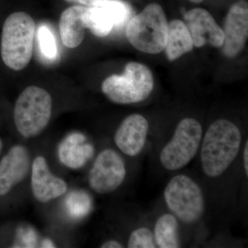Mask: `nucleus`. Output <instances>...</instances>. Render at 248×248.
Here are the masks:
<instances>
[{
  "instance_id": "obj_2",
  "label": "nucleus",
  "mask_w": 248,
  "mask_h": 248,
  "mask_svg": "<svg viewBox=\"0 0 248 248\" xmlns=\"http://www.w3.org/2000/svg\"><path fill=\"white\" fill-rule=\"evenodd\" d=\"M35 33V23L27 13L17 11L6 17L0 34V59L6 68L19 71L28 66Z\"/></svg>"
},
{
  "instance_id": "obj_16",
  "label": "nucleus",
  "mask_w": 248,
  "mask_h": 248,
  "mask_svg": "<svg viewBox=\"0 0 248 248\" xmlns=\"http://www.w3.org/2000/svg\"><path fill=\"white\" fill-rule=\"evenodd\" d=\"M86 138L81 134H72L62 143L60 148V160L72 169L81 167L93 156V146L83 144Z\"/></svg>"
},
{
  "instance_id": "obj_20",
  "label": "nucleus",
  "mask_w": 248,
  "mask_h": 248,
  "mask_svg": "<svg viewBox=\"0 0 248 248\" xmlns=\"http://www.w3.org/2000/svg\"><path fill=\"white\" fill-rule=\"evenodd\" d=\"M129 248H155L154 234L151 230L146 228H140L133 231L129 237Z\"/></svg>"
},
{
  "instance_id": "obj_18",
  "label": "nucleus",
  "mask_w": 248,
  "mask_h": 248,
  "mask_svg": "<svg viewBox=\"0 0 248 248\" xmlns=\"http://www.w3.org/2000/svg\"><path fill=\"white\" fill-rule=\"evenodd\" d=\"M178 221L170 214H165L160 217L155 228V242L160 248H177L180 247L178 234Z\"/></svg>"
},
{
  "instance_id": "obj_25",
  "label": "nucleus",
  "mask_w": 248,
  "mask_h": 248,
  "mask_svg": "<svg viewBox=\"0 0 248 248\" xmlns=\"http://www.w3.org/2000/svg\"><path fill=\"white\" fill-rule=\"evenodd\" d=\"M41 247L48 248H55L56 246H55V244H54L51 240L46 239L43 240V241H42V244H41Z\"/></svg>"
},
{
  "instance_id": "obj_1",
  "label": "nucleus",
  "mask_w": 248,
  "mask_h": 248,
  "mask_svg": "<svg viewBox=\"0 0 248 248\" xmlns=\"http://www.w3.org/2000/svg\"><path fill=\"white\" fill-rule=\"evenodd\" d=\"M241 134L237 126L227 120H218L210 125L202 143L201 162L209 177L221 175L239 153Z\"/></svg>"
},
{
  "instance_id": "obj_4",
  "label": "nucleus",
  "mask_w": 248,
  "mask_h": 248,
  "mask_svg": "<svg viewBox=\"0 0 248 248\" xmlns=\"http://www.w3.org/2000/svg\"><path fill=\"white\" fill-rule=\"evenodd\" d=\"M53 101L48 91L31 86L19 94L15 104L14 119L17 131L24 138L40 135L50 122Z\"/></svg>"
},
{
  "instance_id": "obj_3",
  "label": "nucleus",
  "mask_w": 248,
  "mask_h": 248,
  "mask_svg": "<svg viewBox=\"0 0 248 248\" xmlns=\"http://www.w3.org/2000/svg\"><path fill=\"white\" fill-rule=\"evenodd\" d=\"M168 27L164 9L159 4L153 3L128 21L125 34L130 45L137 50L158 54L166 47Z\"/></svg>"
},
{
  "instance_id": "obj_12",
  "label": "nucleus",
  "mask_w": 248,
  "mask_h": 248,
  "mask_svg": "<svg viewBox=\"0 0 248 248\" xmlns=\"http://www.w3.org/2000/svg\"><path fill=\"white\" fill-rule=\"evenodd\" d=\"M31 169L32 195L40 203H48L66 193L68 189L66 182L54 175L45 157L37 156Z\"/></svg>"
},
{
  "instance_id": "obj_13",
  "label": "nucleus",
  "mask_w": 248,
  "mask_h": 248,
  "mask_svg": "<svg viewBox=\"0 0 248 248\" xmlns=\"http://www.w3.org/2000/svg\"><path fill=\"white\" fill-rule=\"evenodd\" d=\"M31 157L25 146L16 145L0 161V196L24 180L30 170Z\"/></svg>"
},
{
  "instance_id": "obj_9",
  "label": "nucleus",
  "mask_w": 248,
  "mask_h": 248,
  "mask_svg": "<svg viewBox=\"0 0 248 248\" xmlns=\"http://www.w3.org/2000/svg\"><path fill=\"white\" fill-rule=\"evenodd\" d=\"M130 7L119 0H100L92 6H86L84 20L86 29L97 37H106L115 27L126 22Z\"/></svg>"
},
{
  "instance_id": "obj_19",
  "label": "nucleus",
  "mask_w": 248,
  "mask_h": 248,
  "mask_svg": "<svg viewBox=\"0 0 248 248\" xmlns=\"http://www.w3.org/2000/svg\"><path fill=\"white\" fill-rule=\"evenodd\" d=\"M39 43L41 51L49 60L56 58L58 55L56 42L51 31L48 27L42 26L38 31Z\"/></svg>"
},
{
  "instance_id": "obj_11",
  "label": "nucleus",
  "mask_w": 248,
  "mask_h": 248,
  "mask_svg": "<svg viewBox=\"0 0 248 248\" xmlns=\"http://www.w3.org/2000/svg\"><path fill=\"white\" fill-rule=\"evenodd\" d=\"M185 24L194 46L200 48L207 44L216 48L223 46L224 32L211 14L203 9H194L184 15Z\"/></svg>"
},
{
  "instance_id": "obj_17",
  "label": "nucleus",
  "mask_w": 248,
  "mask_h": 248,
  "mask_svg": "<svg viewBox=\"0 0 248 248\" xmlns=\"http://www.w3.org/2000/svg\"><path fill=\"white\" fill-rule=\"evenodd\" d=\"M194 44L185 23L179 19H174L169 23L166 56L170 61H174L184 54L193 49Z\"/></svg>"
},
{
  "instance_id": "obj_27",
  "label": "nucleus",
  "mask_w": 248,
  "mask_h": 248,
  "mask_svg": "<svg viewBox=\"0 0 248 248\" xmlns=\"http://www.w3.org/2000/svg\"><path fill=\"white\" fill-rule=\"evenodd\" d=\"M3 143L1 139H0V153H1V149H2Z\"/></svg>"
},
{
  "instance_id": "obj_8",
  "label": "nucleus",
  "mask_w": 248,
  "mask_h": 248,
  "mask_svg": "<svg viewBox=\"0 0 248 248\" xmlns=\"http://www.w3.org/2000/svg\"><path fill=\"white\" fill-rule=\"evenodd\" d=\"M126 174L124 160L112 149L101 152L89 172L90 187L99 195L111 193L118 188Z\"/></svg>"
},
{
  "instance_id": "obj_14",
  "label": "nucleus",
  "mask_w": 248,
  "mask_h": 248,
  "mask_svg": "<svg viewBox=\"0 0 248 248\" xmlns=\"http://www.w3.org/2000/svg\"><path fill=\"white\" fill-rule=\"evenodd\" d=\"M148 122L143 116L133 114L120 124L115 135V144L127 156L140 154L146 143Z\"/></svg>"
},
{
  "instance_id": "obj_10",
  "label": "nucleus",
  "mask_w": 248,
  "mask_h": 248,
  "mask_svg": "<svg viewBox=\"0 0 248 248\" xmlns=\"http://www.w3.org/2000/svg\"><path fill=\"white\" fill-rule=\"evenodd\" d=\"M223 52L226 57L234 58L246 45L248 36V5L246 0H239L227 14Z\"/></svg>"
},
{
  "instance_id": "obj_24",
  "label": "nucleus",
  "mask_w": 248,
  "mask_h": 248,
  "mask_svg": "<svg viewBox=\"0 0 248 248\" xmlns=\"http://www.w3.org/2000/svg\"><path fill=\"white\" fill-rule=\"evenodd\" d=\"M248 141L246 142V146H245L244 153V162L245 172H246V176L248 175Z\"/></svg>"
},
{
  "instance_id": "obj_26",
  "label": "nucleus",
  "mask_w": 248,
  "mask_h": 248,
  "mask_svg": "<svg viewBox=\"0 0 248 248\" xmlns=\"http://www.w3.org/2000/svg\"><path fill=\"white\" fill-rule=\"evenodd\" d=\"M189 1H192L193 3H197V4H199V3L202 2L203 0H189Z\"/></svg>"
},
{
  "instance_id": "obj_23",
  "label": "nucleus",
  "mask_w": 248,
  "mask_h": 248,
  "mask_svg": "<svg viewBox=\"0 0 248 248\" xmlns=\"http://www.w3.org/2000/svg\"><path fill=\"white\" fill-rule=\"evenodd\" d=\"M66 1H71V2L79 3L86 6H92L93 5L97 3L100 0H66Z\"/></svg>"
},
{
  "instance_id": "obj_22",
  "label": "nucleus",
  "mask_w": 248,
  "mask_h": 248,
  "mask_svg": "<svg viewBox=\"0 0 248 248\" xmlns=\"http://www.w3.org/2000/svg\"><path fill=\"white\" fill-rule=\"evenodd\" d=\"M124 246L118 241L115 240H110V241H106L101 246L102 248H122Z\"/></svg>"
},
{
  "instance_id": "obj_5",
  "label": "nucleus",
  "mask_w": 248,
  "mask_h": 248,
  "mask_svg": "<svg viewBox=\"0 0 248 248\" xmlns=\"http://www.w3.org/2000/svg\"><path fill=\"white\" fill-rule=\"evenodd\" d=\"M153 88L154 79L151 70L138 62L127 63L122 76L112 75L102 84L103 93L117 104L142 102L151 94Z\"/></svg>"
},
{
  "instance_id": "obj_6",
  "label": "nucleus",
  "mask_w": 248,
  "mask_h": 248,
  "mask_svg": "<svg viewBox=\"0 0 248 248\" xmlns=\"http://www.w3.org/2000/svg\"><path fill=\"white\" fill-rule=\"evenodd\" d=\"M164 199L171 212L184 223H195L203 215V192L187 176L181 174L173 177L165 189Z\"/></svg>"
},
{
  "instance_id": "obj_7",
  "label": "nucleus",
  "mask_w": 248,
  "mask_h": 248,
  "mask_svg": "<svg viewBox=\"0 0 248 248\" xmlns=\"http://www.w3.org/2000/svg\"><path fill=\"white\" fill-rule=\"evenodd\" d=\"M202 133V125L195 119L181 121L172 140L161 152V165L169 170H177L188 164L198 151Z\"/></svg>"
},
{
  "instance_id": "obj_15",
  "label": "nucleus",
  "mask_w": 248,
  "mask_h": 248,
  "mask_svg": "<svg viewBox=\"0 0 248 248\" xmlns=\"http://www.w3.org/2000/svg\"><path fill=\"white\" fill-rule=\"evenodd\" d=\"M86 6H73L62 12L59 28L63 45L67 48H76L79 46L85 37L86 29L84 14Z\"/></svg>"
},
{
  "instance_id": "obj_21",
  "label": "nucleus",
  "mask_w": 248,
  "mask_h": 248,
  "mask_svg": "<svg viewBox=\"0 0 248 248\" xmlns=\"http://www.w3.org/2000/svg\"><path fill=\"white\" fill-rule=\"evenodd\" d=\"M38 245L35 231L29 227H22L17 230L14 248H36Z\"/></svg>"
}]
</instances>
